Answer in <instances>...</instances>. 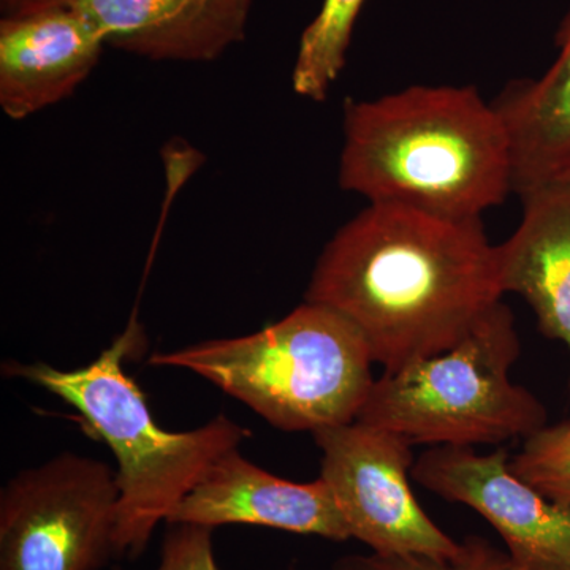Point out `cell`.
I'll list each match as a JSON object with an SVG mask.
<instances>
[{
    "instance_id": "obj_12",
    "label": "cell",
    "mask_w": 570,
    "mask_h": 570,
    "mask_svg": "<svg viewBox=\"0 0 570 570\" xmlns=\"http://www.w3.org/2000/svg\"><path fill=\"white\" fill-rule=\"evenodd\" d=\"M520 198L519 228L497 246L499 283L504 294L523 296L540 333L561 341L570 354V174Z\"/></svg>"
},
{
    "instance_id": "obj_3",
    "label": "cell",
    "mask_w": 570,
    "mask_h": 570,
    "mask_svg": "<svg viewBox=\"0 0 570 570\" xmlns=\"http://www.w3.org/2000/svg\"><path fill=\"white\" fill-rule=\"evenodd\" d=\"M142 346V326L132 318L89 365L59 370L45 362H7L2 370L6 376L24 379L77 409L86 430L111 450L119 490L116 558L134 560L214 461L239 449L250 434L225 414L189 431L157 425L145 393L124 370V362Z\"/></svg>"
},
{
    "instance_id": "obj_13",
    "label": "cell",
    "mask_w": 570,
    "mask_h": 570,
    "mask_svg": "<svg viewBox=\"0 0 570 570\" xmlns=\"http://www.w3.org/2000/svg\"><path fill=\"white\" fill-rule=\"evenodd\" d=\"M557 58L540 78L509 85L494 108L508 127L513 193L570 174V7L554 36Z\"/></svg>"
},
{
    "instance_id": "obj_15",
    "label": "cell",
    "mask_w": 570,
    "mask_h": 570,
    "mask_svg": "<svg viewBox=\"0 0 570 570\" xmlns=\"http://www.w3.org/2000/svg\"><path fill=\"white\" fill-rule=\"evenodd\" d=\"M510 469L543 497L570 505V422L546 425L524 439Z\"/></svg>"
},
{
    "instance_id": "obj_17",
    "label": "cell",
    "mask_w": 570,
    "mask_h": 570,
    "mask_svg": "<svg viewBox=\"0 0 570 570\" xmlns=\"http://www.w3.org/2000/svg\"><path fill=\"white\" fill-rule=\"evenodd\" d=\"M213 528L168 524L156 570H219L214 557Z\"/></svg>"
},
{
    "instance_id": "obj_18",
    "label": "cell",
    "mask_w": 570,
    "mask_h": 570,
    "mask_svg": "<svg viewBox=\"0 0 570 570\" xmlns=\"http://www.w3.org/2000/svg\"><path fill=\"white\" fill-rule=\"evenodd\" d=\"M75 0H0L3 17H24L37 11L71 6Z\"/></svg>"
},
{
    "instance_id": "obj_5",
    "label": "cell",
    "mask_w": 570,
    "mask_h": 570,
    "mask_svg": "<svg viewBox=\"0 0 570 570\" xmlns=\"http://www.w3.org/2000/svg\"><path fill=\"white\" fill-rule=\"evenodd\" d=\"M520 354L515 316L499 302L455 347L376 379L356 420L412 445L524 441L547 425V409L510 381Z\"/></svg>"
},
{
    "instance_id": "obj_4",
    "label": "cell",
    "mask_w": 570,
    "mask_h": 570,
    "mask_svg": "<svg viewBox=\"0 0 570 570\" xmlns=\"http://www.w3.org/2000/svg\"><path fill=\"white\" fill-rule=\"evenodd\" d=\"M374 358L356 326L305 302L253 335L157 352L149 365L181 367L287 433L355 422L373 389Z\"/></svg>"
},
{
    "instance_id": "obj_16",
    "label": "cell",
    "mask_w": 570,
    "mask_h": 570,
    "mask_svg": "<svg viewBox=\"0 0 570 570\" xmlns=\"http://www.w3.org/2000/svg\"><path fill=\"white\" fill-rule=\"evenodd\" d=\"M333 570H512L508 553L489 539L471 534L461 540V549L450 560L425 557H385V554H347Z\"/></svg>"
},
{
    "instance_id": "obj_8",
    "label": "cell",
    "mask_w": 570,
    "mask_h": 570,
    "mask_svg": "<svg viewBox=\"0 0 570 570\" xmlns=\"http://www.w3.org/2000/svg\"><path fill=\"white\" fill-rule=\"evenodd\" d=\"M412 479L436 497L475 510L505 543L512 570H570V505L513 474L505 449L431 448Z\"/></svg>"
},
{
    "instance_id": "obj_1",
    "label": "cell",
    "mask_w": 570,
    "mask_h": 570,
    "mask_svg": "<svg viewBox=\"0 0 570 570\" xmlns=\"http://www.w3.org/2000/svg\"><path fill=\"white\" fill-rule=\"evenodd\" d=\"M502 295L482 219L367 204L326 243L305 302L346 317L395 373L455 347Z\"/></svg>"
},
{
    "instance_id": "obj_2",
    "label": "cell",
    "mask_w": 570,
    "mask_h": 570,
    "mask_svg": "<svg viewBox=\"0 0 570 570\" xmlns=\"http://www.w3.org/2000/svg\"><path fill=\"white\" fill-rule=\"evenodd\" d=\"M337 178L367 204L482 219L513 193L512 142L474 86H409L347 100Z\"/></svg>"
},
{
    "instance_id": "obj_10",
    "label": "cell",
    "mask_w": 570,
    "mask_h": 570,
    "mask_svg": "<svg viewBox=\"0 0 570 570\" xmlns=\"http://www.w3.org/2000/svg\"><path fill=\"white\" fill-rule=\"evenodd\" d=\"M104 36L78 7L0 22V107L13 121L62 102L91 75Z\"/></svg>"
},
{
    "instance_id": "obj_14",
    "label": "cell",
    "mask_w": 570,
    "mask_h": 570,
    "mask_svg": "<svg viewBox=\"0 0 570 570\" xmlns=\"http://www.w3.org/2000/svg\"><path fill=\"white\" fill-rule=\"evenodd\" d=\"M366 0H324L302 40L292 73L298 96L324 102L346 66L355 22Z\"/></svg>"
},
{
    "instance_id": "obj_9",
    "label": "cell",
    "mask_w": 570,
    "mask_h": 570,
    "mask_svg": "<svg viewBox=\"0 0 570 570\" xmlns=\"http://www.w3.org/2000/svg\"><path fill=\"white\" fill-rule=\"evenodd\" d=\"M168 524H250L335 542L352 539L333 491L324 479H281L230 450L219 456L171 513Z\"/></svg>"
},
{
    "instance_id": "obj_11",
    "label": "cell",
    "mask_w": 570,
    "mask_h": 570,
    "mask_svg": "<svg viewBox=\"0 0 570 570\" xmlns=\"http://www.w3.org/2000/svg\"><path fill=\"white\" fill-rule=\"evenodd\" d=\"M107 47L149 61L209 62L245 40L253 0H75Z\"/></svg>"
},
{
    "instance_id": "obj_7",
    "label": "cell",
    "mask_w": 570,
    "mask_h": 570,
    "mask_svg": "<svg viewBox=\"0 0 570 570\" xmlns=\"http://www.w3.org/2000/svg\"><path fill=\"white\" fill-rule=\"evenodd\" d=\"M321 478L333 491L351 538L385 557L450 560L461 542L431 520L409 482L412 444L384 428L355 422L313 433Z\"/></svg>"
},
{
    "instance_id": "obj_6",
    "label": "cell",
    "mask_w": 570,
    "mask_h": 570,
    "mask_svg": "<svg viewBox=\"0 0 570 570\" xmlns=\"http://www.w3.org/2000/svg\"><path fill=\"white\" fill-rule=\"evenodd\" d=\"M116 472L66 452L0 491V570H100L116 558Z\"/></svg>"
}]
</instances>
